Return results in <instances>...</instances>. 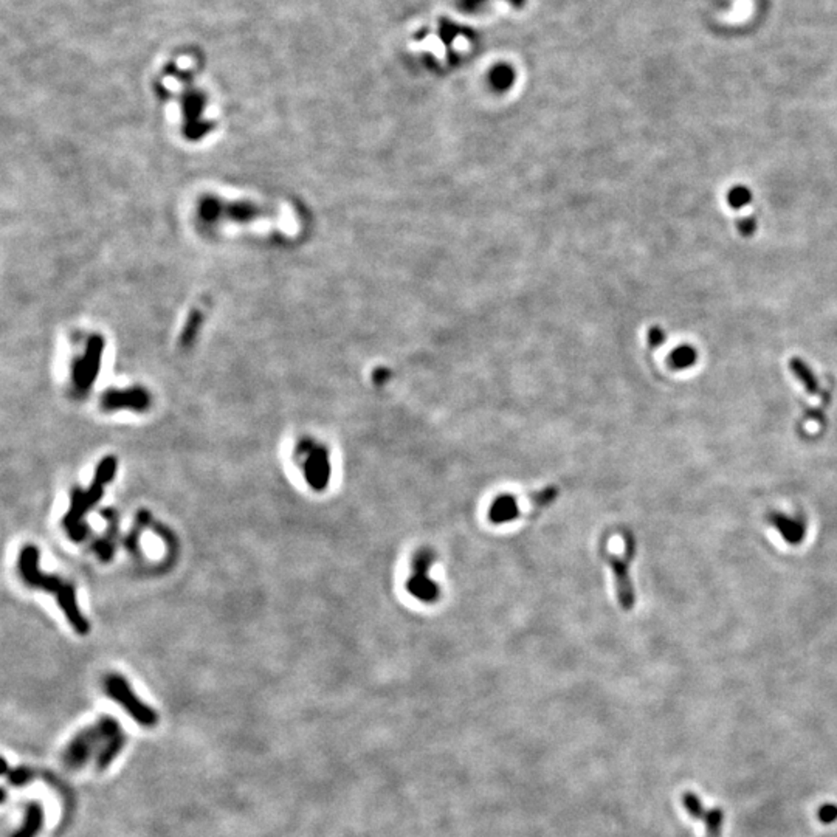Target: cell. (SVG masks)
Segmentation results:
<instances>
[{
	"mask_svg": "<svg viewBox=\"0 0 837 837\" xmlns=\"http://www.w3.org/2000/svg\"><path fill=\"white\" fill-rule=\"evenodd\" d=\"M297 453H299V455L304 458V462H302V471H304L307 484L314 488L315 492H323L327 487L329 481H331L332 473L327 448L312 441H302L297 447Z\"/></svg>",
	"mask_w": 837,
	"mask_h": 837,
	"instance_id": "obj_5",
	"label": "cell"
},
{
	"mask_svg": "<svg viewBox=\"0 0 837 837\" xmlns=\"http://www.w3.org/2000/svg\"><path fill=\"white\" fill-rule=\"evenodd\" d=\"M756 227H759V222H756V219L752 217V216L743 217V219H740V220L736 222L738 231H740L741 236H746V237L747 236H752L755 233V231H756Z\"/></svg>",
	"mask_w": 837,
	"mask_h": 837,
	"instance_id": "obj_17",
	"label": "cell"
},
{
	"mask_svg": "<svg viewBox=\"0 0 837 837\" xmlns=\"http://www.w3.org/2000/svg\"><path fill=\"white\" fill-rule=\"evenodd\" d=\"M665 342V334L662 332L661 327H653L652 331H649V343L654 347L662 346Z\"/></svg>",
	"mask_w": 837,
	"mask_h": 837,
	"instance_id": "obj_19",
	"label": "cell"
},
{
	"mask_svg": "<svg viewBox=\"0 0 837 837\" xmlns=\"http://www.w3.org/2000/svg\"><path fill=\"white\" fill-rule=\"evenodd\" d=\"M520 516V507L512 495H501L492 503L488 518L493 524L512 523Z\"/></svg>",
	"mask_w": 837,
	"mask_h": 837,
	"instance_id": "obj_9",
	"label": "cell"
},
{
	"mask_svg": "<svg viewBox=\"0 0 837 837\" xmlns=\"http://www.w3.org/2000/svg\"><path fill=\"white\" fill-rule=\"evenodd\" d=\"M698 361V351L690 344H682L670 354L669 363L673 369H689Z\"/></svg>",
	"mask_w": 837,
	"mask_h": 837,
	"instance_id": "obj_14",
	"label": "cell"
},
{
	"mask_svg": "<svg viewBox=\"0 0 837 837\" xmlns=\"http://www.w3.org/2000/svg\"><path fill=\"white\" fill-rule=\"evenodd\" d=\"M607 560H608L611 571L614 574V582H616V592H617L619 605L625 611L633 610L635 605H636V594H635V586H633V583H631V578H630L628 563L625 562V560H622L616 555H608Z\"/></svg>",
	"mask_w": 837,
	"mask_h": 837,
	"instance_id": "obj_7",
	"label": "cell"
},
{
	"mask_svg": "<svg viewBox=\"0 0 837 837\" xmlns=\"http://www.w3.org/2000/svg\"><path fill=\"white\" fill-rule=\"evenodd\" d=\"M124 744H126V735L123 734V730H118L117 734H113L109 740L106 741V744L101 747L100 752H98L96 771L108 769L109 766L113 763V760L120 755Z\"/></svg>",
	"mask_w": 837,
	"mask_h": 837,
	"instance_id": "obj_10",
	"label": "cell"
},
{
	"mask_svg": "<svg viewBox=\"0 0 837 837\" xmlns=\"http://www.w3.org/2000/svg\"><path fill=\"white\" fill-rule=\"evenodd\" d=\"M752 200V192L751 190L747 188V186L743 185H736L734 188H730L727 192V203L730 208L734 210H740L744 208L746 205H749Z\"/></svg>",
	"mask_w": 837,
	"mask_h": 837,
	"instance_id": "obj_16",
	"label": "cell"
},
{
	"mask_svg": "<svg viewBox=\"0 0 837 837\" xmlns=\"http://www.w3.org/2000/svg\"><path fill=\"white\" fill-rule=\"evenodd\" d=\"M117 458L106 456L98 464L95 476L88 488H86V491L79 487L73 488L72 496H70V509L67 510L64 521H62L68 537L73 541H83L91 533L88 524L84 521V515L101 500L104 495V487L112 483L115 473H117Z\"/></svg>",
	"mask_w": 837,
	"mask_h": 837,
	"instance_id": "obj_2",
	"label": "cell"
},
{
	"mask_svg": "<svg viewBox=\"0 0 837 837\" xmlns=\"http://www.w3.org/2000/svg\"><path fill=\"white\" fill-rule=\"evenodd\" d=\"M39 549L36 546L26 545L22 548L19 560H17V568H19L22 580L29 586L41 587L43 591L55 594L59 607L64 611L72 628L81 636L88 635L91 623L83 616V611L79 608L75 586L66 580H61L58 575L42 572L39 568Z\"/></svg>",
	"mask_w": 837,
	"mask_h": 837,
	"instance_id": "obj_1",
	"label": "cell"
},
{
	"mask_svg": "<svg viewBox=\"0 0 837 837\" xmlns=\"http://www.w3.org/2000/svg\"><path fill=\"white\" fill-rule=\"evenodd\" d=\"M33 777H34L33 771H30L29 768H19L10 774V781L16 786H22V785H25V783H29Z\"/></svg>",
	"mask_w": 837,
	"mask_h": 837,
	"instance_id": "obj_18",
	"label": "cell"
},
{
	"mask_svg": "<svg viewBox=\"0 0 837 837\" xmlns=\"http://www.w3.org/2000/svg\"><path fill=\"white\" fill-rule=\"evenodd\" d=\"M118 730H121L118 721L111 717H103L96 724L86 727L68 743L64 755H62L64 764L72 771L81 769L93 755L96 747H100V744L104 746Z\"/></svg>",
	"mask_w": 837,
	"mask_h": 837,
	"instance_id": "obj_3",
	"label": "cell"
},
{
	"mask_svg": "<svg viewBox=\"0 0 837 837\" xmlns=\"http://www.w3.org/2000/svg\"><path fill=\"white\" fill-rule=\"evenodd\" d=\"M768 521L788 545L799 546L803 543L806 535V524L801 518H796V516H789L781 512H772L768 516Z\"/></svg>",
	"mask_w": 837,
	"mask_h": 837,
	"instance_id": "obj_8",
	"label": "cell"
},
{
	"mask_svg": "<svg viewBox=\"0 0 837 837\" xmlns=\"http://www.w3.org/2000/svg\"><path fill=\"white\" fill-rule=\"evenodd\" d=\"M106 408L108 409H117V408H133V409H145L146 408V399L143 394L140 393H130L126 396H118V394H113L111 396L108 400L104 402Z\"/></svg>",
	"mask_w": 837,
	"mask_h": 837,
	"instance_id": "obj_15",
	"label": "cell"
},
{
	"mask_svg": "<svg viewBox=\"0 0 837 837\" xmlns=\"http://www.w3.org/2000/svg\"><path fill=\"white\" fill-rule=\"evenodd\" d=\"M434 563V554L428 549L419 550L413 558V574L408 578V592L423 603H433L438 600L441 590L438 583L431 580L428 571Z\"/></svg>",
	"mask_w": 837,
	"mask_h": 837,
	"instance_id": "obj_6",
	"label": "cell"
},
{
	"mask_svg": "<svg viewBox=\"0 0 837 837\" xmlns=\"http://www.w3.org/2000/svg\"><path fill=\"white\" fill-rule=\"evenodd\" d=\"M43 825V809L36 801L26 806L22 826L11 837H36Z\"/></svg>",
	"mask_w": 837,
	"mask_h": 837,
	"instance_id": "obj_11",
	"label": "cell"
},
{
	"mask_svg": "<svg viewBox=\"0 0 837 837\" xmlns=\"http://www.w3.org/2000/svg\"><path fill=\"white\" fill-rule=\"evenodd\" d=\"M789 369L791 372L794 374L796 379L803 385L805 391L808 394L811 396H822V389L821 385H818V381L814 376V372L809 369L808 364L805 361H801L800 359H791L789 360Z\"/></svg>",
	"mask_w": 837,
	"mask_h": 837,
	"instance_id": "obj_12",
	"label": "cell"
},
{
	"mask_svg": "<svg viewBox=\"0 0 837 837\" xmlns=\"http://www.w3.org/2000/svg\"><path fill=\"white\" fill-rule=\"evenodd\" d=\"M104 518L109 521L108 535H106L103 540H98L95 550H96L98 557L104 560V562H108V560H111L113 555V537H115V533H117V516H115V513L112 510H106Z\"/></svg>",
	"mask_w": 837,
	"mask_h": 837,
	"instance_id": "obj_13",
	"label": "cell"
},
{
	"mask_svg": "<svg viewBox=\"0 0 837 837\" xmlns=\"http://www.w3.org/2000/svg\"><path fill=\"white\" fill-rule=\"evenodd\" d=\"M104 690L109 694L117 704H120L124 710L128 712L130 718L137 721L138 724L143 727H154L158 723L157 712L145 704L135 693H133L130 684L121 674H108L104 679Z\"/></svg>",
	"mask_w": 837,
	"mask_h": 837,
	"instance_id": "obj_4",
	"label": "cell"
}]
</instances>
